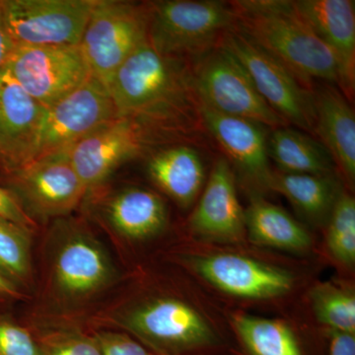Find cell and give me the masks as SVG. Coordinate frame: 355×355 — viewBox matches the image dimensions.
<instances>
[{
    "instance_id": "29",
    "label": "cell",
    "mask_w": 355,
    "mask_h": 355,
    "mask_svg": "<svg viewBox=\"0 0 355 355\" xmlns=\"http://www.w3.org/2000/svg\"><path fill=\"white\" fill-rule=\"evenodd\" d=\"M327 248L338 263L354 266L355 261V200L343 191L329 217Z\"/></svg>"
},
{
    "instance_id": "9",
    "label": "cell",
    "mask_w": 355,
    "mask_h": 355,
    "mask_svg": "<svg viewBox=\"0 0 355 355\" xmlns=\"http://www.w3.org/2000/svg\"><path fill=\"white\" fill-rule=\"evenodd\" d=\"M193 72L196 92L202 106L272 130L287 127L261 98L242 64L219 44L193 62Z\"/></svg>"
},
{
    "instance_id": "22",
    "label": "cell",
    "mask_w": 355,
    "mask_h": 355,
    "mask_svg": "<svg viewBox=\"0 0 355 355\" xmlns=\"http://www.w3.org/2000/svg\"><path fill=\"white\" fill-rule=\"evenodd\" d=\"M245 228L252 242L261 246L302 252L312 244L309 232L286 210L260 197L245 210Z\"/></svg>"
},
{
    "instance_id": "30",
    "label": "cell",
    "mask_w": 355,
    "mask_h": 355,
    "mask_svg": "<svg viewBox=\"0 0 355 355\" xmlns=\"http://www.w3.org/2000/svg\"><path fill=\"white\" fill-rule=\"evenodd\" d=\"M0 355H44L31 328L12 313L0 314Z\"/></svg>"
},
{
    "instance_id": "24",
    "label": "cell",
    "mask_w": 355,
    "mask_h": 355,
    "mask_svg": "<svg viewBox=\"0 0 355 355\" xmlns=\"http://www.w3.org/2000/svg\"><path fill=\"white\" fill-rule=\"evenodd\" d=\"M268 158L287 174H334L335 162L320 140L300 130L282 127L268 137Z\"/></svg>"
},
{
    "instance_id": "11",
    "label": "cell",
    "mask_w": 355,
    "mask_h": 355,
    "mask_svg": "<svg viewBox=\"0 0 355 355\" xmlns=\"http://www.w3.org/2000/svg\"><path fill=\"white\" fill-rule=\"evenodd\" d=\"M95 0H1L16 46H78Z\"/></svg>"
},
{
    "instance_id": "1",
    "label": "cell",
    "mask_w": 355,
    "mask_h": 355,
    "mask_svg": "<svg viewBox=\"0 0 355 355\" xmlns=\"http://www.w3.org/2000/svg\"><path fill=\"white\" fill-rule=\"evenodd\" d=\"M125 273L85 216L49 222L36 254V284L22 321L79 324L111 295Z\"/></svg>"
},
{
    "instance_id": "32",
    "label": "cell",
    "mask_w": 355,
    "mask_h": 355,
    "mask_svg": "<svg viewBox=\"0 0 355 355\" xmlns=\"http://www.w3.org/2000/svg\"><path fill=\"white\" fill-rule=\"evenodd\" d=\"M0 219L13 222L38 232L40 225L28 216L22 205L6 187L0 184Z\"/></svg>"
},
{
    "instance_id": "5",
    "label": "cell",
    "mask_w": 355,
    "mask_h": 355,
    "mask_svg": "<svg viewBox=\"0 0 355 355\" xmlns=\"http://www.w3.org/2000/svg\"><path fill=\"white\" fill-rule=\"evenodd\" d=\"M148 43L161 55L195 62L216 48L236 27L230 2L161 0L148 2Z\"/></svg>"
},
{
    "instance_id": "33",
    "label": "cell",
    "mask_w": 355,
    "mask_h": 355,
    "mask_svg": "<svg viewBox=\"0 0 355 355\" xmlns=\"http://www.w3.org/2000/svg\"><path fill=\"white\" fill-rule=\"evenodd\" d=\"M25 301H29V296L0 272V314L12 313L14 306Z\"/></svg>"
},
{
    "instance_id": "34",
    "label": "cell",
    "mask_w": 355,
    "mask_h": 355,
    "mask_svg": "<svg viewBox=\"0 0 355 355\" xmlns=\"http://www.w3.org/2000/svg\"><path fill=\"white\" fill-rule=\"evenodd\" d=\"M15 49V44L7 30L1 0H0V70L6 69L8 65Z\"/></svg>"
},
{
    "instance_id": "6",
    "label": "cell",
    "mask_w": 355,
    "mask_h": 355,
    "mask_svg": "<svg viewBox=\"0 0 355 355\" xmlns=\"http://www.w3.org/2000/svg\"><path fill=\"white\" fill-rule=\"evenodd\" d=\"M148 2L95 0L80 50L91 76L109 87L121 65L148 42Z\"/></svg>"
},
{
    "instance_id": "25",
    "label": "cell",
    "mask_w": 355,
    "mask_h": 355,
    "mask_svg": "<svg viewBox=\"0 0 355 355\" xmlns=\"http://www.w3.org/2000/svg\"><path fill=\"white\" fill-rule=\"evenodd\" d=\"M36 231L0 219V272L31 298L36 284Z\"/></svg>"
},
{
    "instance_id": "7",
    "label": "cell",
    "mask_w": 355,
    "mask_h": 355,
    "mask_svg": "<svg viewBox=\"0 0 355 355\" xmlns=\"http://www.w3.org/2000/svg\"><path fill=\"white\" fill-rule=\"evenodd\" d=\"M219 46L242 64L261 98L282 120L315 135L314 91L307 84L237 27L224 35Z\"/></svg>"
},
{
    "instance_id": "28",
    "label": "cell",
    "mask_w": 355,
    "mask_h": 355,
    "mask_svg": "<svg viewBox=\"0 0 355 355\" xmlns=\"http://www.w3.org/2000/svg\"><path fill=\"white\" fill-rule=\"evenodd\" d=\"M29 327L44 355H102L94 334L78 324Z\"/></svg>"
},
{
    "instance_id": "18",
    "label": "cell",
    "mask_w": 355,
    "mask_h": 355,
    "mask_svg": "<svg viewBox=\"0 0 355 355\" xmlns=\"http://www.w3.org/2000/svg\"><path fill=\"white\" fill-rule=\"evenodd\" d=\"M203 127L209 130L229 160L245 179L270 189L272 173L268 153L265 125L237 116H227L200 105Z\"/></svg>"
},
{
    "instance_id": "13",
    "label": "cell",
    "mask_w": 355,
    "mask_h": 355,
    "mask_svg": "<svg viewBox=\"0 0 355 355\" xmlns=\"http://www.w3.org/2000/svg\"><path fill=\"white\" fill-rule=\"evenodd\" d=\"M7 67L44 108L73 92L91 77L79 44L16 46Z\"/></svg>"
},
{
    "instance_id": "20",
    "label": "cell",
    "mask_w": 355,
    "mask_h": 355,
    "mask_svg": "<svg viewBox=\"0 0 355 355\" xmlns=\"http://www.w3.org/2000/svg\"><path fill=\"white\" fill-rule=\"evenodd\" d=\"M315 135L350 184L355 181V114L342 91L326 84L314 91Z\"/></svg>"
},
{
    "instance_id": "12",
    "label": "cell",
    "mask_w": 355,
    "mask_h": 355,
    "mask_svg": "<svg viewBox=\"0 0 355 355\" xmlns=\"http://www.w3.org/2000/svg\"><path fill=\"white\" fill-rule=\"evenodd\" d=\"M116 118L109 89L91 76L80 87L46 108L35 160L69 151Z\"/></svg>"
},
{
    "instance_id": "14",
    "label": "cell",
    "mask_w": 355,
    "mask_h": 355,
    "mask_svg": "<svg viewBox=\"0 0 355 355\" xmlns=\"http://www.w3.org/2000/svg\"><path fill=\"white\" fill-rule=\"evenodd\" d=\"M153 144L150 135L137 123L116 118L77 142L67 154L89 193L105 186L118 168Z\"/></svg>"
},
{
    "instance_id": "15",
    "label": "cell",
    "mask_w": 355,
    "mask_h": 355,
    "mask_svg": "<svg viewBox=\"0 0 355 355\" xmlns=\"http://www.w3.org/2000/svg\"><path fill=\"white\" fill-rule=\"evenodd\" d=\"M211 286L235 297L268 300L294 286L291 272L242 254L216 253L181 258Z\"/></svg>"
},
{
    "instance_id": "26",
    "label": "cell",
    "mask_w": 355,
    "mask_h": 355,
    "mask_svg": "<svg viewBox=\"0 0 355 355\" xmlns=\"http://www.w3.org/2000/svg\"><path fill=\"white\" fill-rule=\"evenodd\" d=\"M232 322L251 355H303L297 338L284 322L247 314L234 315Z\"/></svg>"
},
{
    "instance_id": "23",
    "label": "cell",
    "mask_w": 355,
    "mask_h": 355,
    "mask_svg": "<svg viewBox=\"0 0 355 355\" xmlns=\"http://www.w3.org/2000/svg\"><path fill=\"white\" fill-rule=\"evenodd\" d=\"M270 190L279 193L306 218L316 223L328 221L343 191L335 173L329 175L272 173Z\"/></svg>"
},
{
    "instance_id": "8",
    "label": "cell",
    "mask_w": 355,
    "mask_h": 355,
    "mask_svg": "<svg viewBox=\"0 0 355 355\" xmlns=\"http://www.w3.org/2000/svg\"><path fill=\"white\" fill-rule=\"evenodd\" d=\"M87 217L99 225L118 252L156 239L168 226L164 200L150 189L104 187L87 193L83 203Z\"/></svg>"
},
{
    "instance_id": "31",
    "label": "cell",
    "mask_w": 355,
    "mask_h": 355,
    "mask_svg": "<svg viewBox=\"0 0 355 355\" xmlns=\"http://www.w3.org/2000/svg\"><path fill=\"white\" fill-rule=\"evenodd\" d=\"M94 334L102 355H155L123 331L113 330L91 331Z\"/></svg>"
},
{
    "instance_id": "2",
    "label": "cell",
    "mask_w": 355,
    "mask_h": 355,
    "mask_svg": "<svg viewBox=\"0 0 355 355\" xmlns=\"http://www.w3.org/2000/svg\"><path fill=\"white\" fill-rule=\"evenodd\" d=\"M108 89L118 118L135 121L155 142L203 125L193 62L161 55L148 42L116 70Z\"/></svg>"
},
{
    "instance_id": "19",
    "label": "cell",
    "mask_w": 355,
    "mask_h": 355,
    "mask_svg": "<svg viewBox=\"0 0 355 355\" xmlns=\"http://www.w3.org/2000/svg\"><path fill=\"white\" fill-rule=\"evenodd\" d=\"M294 6L334 53L340 69V88L345 97L355 86V2L354 0H296Z\"/></svg>"
},
{
    "instance_id": "17",
    "label": "cell",
    "mask_w": 355,
    "mask_h": 355,
    "mask_svg": "<svg viewBox=\"0 0 355 355\" xmlns=\"http://www.w3.org/2000/svg\"><path fill=\"white\" fill-rule=\"evenodd\" d=\"M189 227L210 241L236 243L246 234L245 210L238 198L234 171L226 159H218L212 168Z\"/></svg>"
},
{
    "instance_id": "35",
    "label": "cell",
    "mask_w": 355,
    "mask_h": 355,
    "mask_svg": "<svg viewBox=\"0 0 355 355\" xmlns=\"http://www.w3.org/2000/svg\"><path fill=\"white\" fill-rule=\"evenodd\" d=\"M330 355H355V335L330 331Z\"/></svg>"
},
{
    "instance_id": "3",
    "label": "cell",
    "mask_w": 355,
    "mask_h": 355,
    "mask_svg": "<svg viewBox=\"0 0 355 355\" xmlns=\"http://www.w3.org/2000/svg\"><path fill=\"white\" fill-rule=\"evenodd\" d=\"M80 326L123 331L155 355H189L217 342L209 322L172 292L133 286L123 277L111 295Z\"/></svg>"
},
{
    "instance_id": "16",
    "label": "cell",
    "mask_w": 355,
    "mask_h": 355,
    "mask_svg": "<svg viewBox=\"0 0 355 355\" xmlns=\"http://www.w3.org/2000/svg\"><path fill=\"white\" fill-rule=\"evenodd\" d=\"M46 108L0 70V177L35 160Z\"/></svg>"
},
{
    "instance_id": "10",
    "label": "cell",
    "mask_w": 355,
    "mask_h": 355,
    "mask_svg": "<svg viewBox=\"0 0 355 355\" xmlns=\"http://www.w3.org/2000/svg\"><path fill=\"white\" fill-rule=\"evenodd\" d=\"M0 179L38 224L71 216L87 195L67 151L36 159Z\"/></svg>"
},
{
    "instance_id": "4",
    "label": "cell",
    "mask_w": 355,
    "mask_h": 355,
    "mask_svg": "<svg viewBox=\"0 0 355 355\" xmlns=\"http://www.w3.org/2000/svg\"><path fill=\"white\" fill-rule=\"evenodd\" d=\"M230 3L236 27L303 83L315 79L340 87L335 55L299 15L293 1L237 0Z\"/></svg>"
},
{
    "instance_id": "21",
    "label": "cell",
    "mask_w": 355,
    "mask_h": 355,
    "mask_svg": "<svg viewBox=\"0 0 355 355\" xmlns=\"http://www.w3.org/2000/svg\"><path fill=\"white\" fill-rule=\"evenodd\" d=\"M146 173L159 190L183 209L197 200L205 186L200 154L187 144H174L154 153L147 160Z\"/></svg>"
},
{
    "instance_id": "27",
    "label": "cell",
    "mask_w": 355,
    "mask_h": 355,
    "mask_svg": "<svg viewBox=\"0 0 355 355\" xmlns=\"http://www.w3.org/2000/svg\"><path fill=\"white\" fill-rule=\"evenodd\" d=\"M310 299L320 323L330 331L355 335V296L350 289L322 282L313 287Z\"/></svg>"
}]
</instances>
